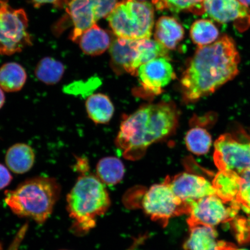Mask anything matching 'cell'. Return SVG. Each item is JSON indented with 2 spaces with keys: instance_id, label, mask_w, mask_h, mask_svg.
Masks as SVG:
<instances>
[{
  "instance_id": "1",
  "label": "cell",
  "mask_w": 250,
  "mask_h": 250,
  "mask_svg": "<svg viewBox=\"0 0 250 250\" xmlns=\"http://www.w3.org/2000/svg\"><path fill=\"white\" fill-rule=\"evenodd\" d=\"M240 61L236 43L229 36L199 46L181 77L184 101H198L233 79L239 73Z\"/></svg>"
},
{
  "instance_id": "2",
  "label": "cell",
  "mask_w": 250,
  "mask_h": 250,
  "mask_svg": "<svg viewBox=\"0 0 250 250\" xmlns=\"http://www.w3.org/2000/svg\"><path fill=\"white\" fill-rule=\"evenodd\" d=\"M179 114L171 102L146 104L125 117L116 145L125 157L137 160L153 143L167 138L176 129Z\"/></svg>"
},
{
  "instance_id": "3",
  "label": "cell",
  "mask_w": 250,
  "mask_h": 250,
  "mask_svg": "<svg viewBox=\"0 0 250 250\" xmlns=\"http://www.w3.org/2000/svg\"><path fill=\"white\" fill-rule=\"evenodd\" d=\"M61 192V185L54 178L38 176L6 191L4 201L18 217L43 224L51 216Z\"/></svg>"
},
{
  "instance_id": "4",
  "label": "cell",
  "mask_w": 250,
  "mask_h": 250,
  "mask_svg": "<svg viewBox=\"0 0 250 250\" xmlns=\"http://www.w3.org/2000/svg\"><path fill=\"white\" fill-rule=\"evenodd\" d=\"M111 204L107 190L101 180L92 174L81 175L67 196L68 214L75 229L88 232L96 218L107 211Z\"/></svg>"
},
{
  "instance_id": "5",
  "label": "cell",
  "mask_w": 250,
  "mask_h": 250,
  "mask_svg": "<svg viewBox=\"0 0 250 250\" xmlns=\"http://www.w3.org/2000/svg\"><path fill=\"white\" fill-rule=\"evenodd\" d=\"M107 19L118 38L150 39L154 24V9L147 1L123 0L118 2Z\"/></svg>"
},
{
  "instance_id": "6",
  "label": "cell",
  "mask_w": 250,
  "mask_h": 250,
  "mask_svg": "<svg viewBox=\"0 0 250 250\" xmlns=\"http://www.w3.org/2000/svg\"><path fill=\"white\" fill-rule=\"evenodd\" d=\"M144 211L162 226H167L170 219L188 214L189 202L181 201L172 190L167 180L149 188L142 201Z\"/></svg>"
},
{
  "instance_id": "7",
  "label": "cell",
  "mask_w": 250,
  "mask_h": 250,
  "mask_svg": "<svg viewBox=\"0 0 250 250\" xmlns=\"http://www.w3.org/2000/svg\"><path fill=\"white\" fill-rule=\"evenodd\" d=\"M187 223L189 228L198 226L214 227L235 218L241 205L237 201H226L217 195L190 202Z\"/></svg>"
},
{
  "instance_id": "8",
  "label": "cell",
  "mask_w": 250,
  "mask_h": 250,
  "mask_svg": "<svg viewBox=\"0 0 250 250\" xmlns=\"http://www.w3.org/2000/svg\"><path fill=\"white\" fill-rule=\"evenodd\" d=\"M214 148L213 160L219 171L240 173L250 169V142H240L225 134L215 141Z\"/></svg>"
},
{
  "instance_id": "9",
  "label": "cell",
  "mask_w": 250,
  "mask_h": 250,
  "mask_svg": "<svg viewBox=\"0 0 250 250\" xmlns=\"http://www.w3.org/2000/svg\"><path fill=\"white\" fill-rule=\"evenodd\" d=\"M28 18L23 9H14L8 0H0V31L6 37L21 49L32 45L27 31Z\"/></svg>"
},
{
  "instance_id": "10",
  "label": "cell",
  "mask_w": 250,
  "mask_h": 250,
  "mask_svg": "<svg viewBox=\"0 0 250 250\" xmlns=\"http://www.w3.org/2000/svg\"><path fill=\"white\" fill-rule=\"evenodd\" d=\"M136 76L142 90L149 95H158L162 89L176 78L168 58H159L138 68Z\"/></svg>"
},
{
  "instance_id": "11",
  "label": "cell",
  "mask_w": 250,
  "mask_h": 250,
  "mask_svg": "<svg viewBox=\"0 0 250 250\" xmlns=\"http://www.w3.org/2000/svg\"><path fill=\"white\" fill-rule=\"evenodd\" d=\"M165 180L174 194L184 202L195 201L206 196L216 195L212 183L198 175L184 172L172 178L167 177Z\"/></svg>"
},
{
  "instance_id": "12",
  "label": "cell",
  "mask_w": 250,
  "mask_h": 250,
  "mask_svg": "<svg viewBox=\"0 0 250 250\" xmlns=\"http://www.w3.org/2000/svg\"><path fill=\"white\" fill-rule=\"evenodd\" d=\"M109 54L111 67L115 73L136 76L140 67L141 40L115 39L109 47Z\"/></svg>"
},
{
  "instance_id": "13",
  "label": "cell",
  "mask_w": 250,
  "mask_h": 250,
  "mask_svg": "<svg viewBox=\"0 0 250 250\" xmlns=\"http://www.w3.org/2000/svg\"><path fill=\"white\" fill-rule=\"evenodd\" d=\"M205 14L220 23L250 21V10L239 0H205Z\"/></svg>"
},
{
  "instance_id": "14",
  "label": "cell",
  "mask_w": 250,
  "mask_h": 250,
  "mask_svg": "<svg viewBox=\"0 0 250 250\" xmlns=\"http://www.w3.org/2000/svg\"><path fill=\"white\" fill-rule=\"evenodd\" d=\"M65 8L74 26L70 39L78 42L83 34L98 21L95 10L90 0H70Z\"/></svg>"
},
{
  "instance_id": "15",
  "label": "cell",
  "mask_w": 250,
  "mask_h": 250,
  "mask_svg": "<svg viewBox=\"0 0 250 250\" xmlns=\"http://www.w3.org/2000/svg\"><path fill=\"white\" fill-rule=\"evenodd\" d=\"M36 155L33 149L25 143H17L6 152V165L11 171L18 174L27 173L35 163Z\"/></svg>"
},
{
  "instance_id": "16",
  "label": "cell",
  "mask_w": 250,
  "mask_h": 250,
  "mask_svg": "<svg viewBox=\"0 0 250 250\" xmlns=\"http://www.w3.org/2000/svg\"><path fill=\"white\" fill-rule=\"evenodd\" d=\"M184 30L176 19L164 16L156 23L155 39L167 49H174L184 38Z\"/></svg>"
},
{
  "instance_id": "17",
  "label": "cell",
  "mask_w": 250,
  "mask_h": 250,
  "mask_svg": "<svg viewBox=\"0 0 250 250\" xmlns=\"http://www.w3.org/2000/svg\"><path fill=\"white\" fill-rule=\"evenodd\" d=\"M78 42L84 54L95 56L106 51L112 42L107 31L96 24L83 34Z\"/></svg>"
},
{
  "instance_id": "18",
  "label": "cell",
  "mask_w": 250,
  "mask_h": 250,
  "mask_svg": "<svg viewBox=\"0 0 250 250\" xmlns=\"http://www.w3.org/2000/svg\"><path fill=\"white\" fill-rule=\"evenodd\" d=\"M190 233L184 245L185 250H219L221 241L214 227L198 226L189 228Z\"/></svg>"
},
{
  "instance_id": "19",
  "label": "cell",
  "mask_w": 250,
  "mask_h": 250,
  "mask_svg": "<svg viewBox=\"0 0 250 250\" xmlns=\"http://www.w3.org/2000/svg\"><path fill=\"white\" fill-rule=\"evenodd\" d=\"M85 108L87 116L96 124H106L114 113V106L104 94H92L87 98Z\"/></svg>"
},
{
  "instance_id": "20",
  "label": "cell",
  "mask_w": 250,
  "mask_h": 250,
  "mask_svg": "<svg viewBox=\"0 0 250 250\" xmlns=\"http://www.w3.org/2000/svg\"><path fill=\"white\" fill-rule=\"evenodd\" d=\"M27 79L26 70L17 62H7L0 67V87L6 92L20 91Z\"/></svg>"
},
{
  "instance_id": "21",
  "label": "cell",
  "mask_w": 250,
  "mask_h": 250,
  "mask_svg": "<svg viewBox=\"0 0 250 250\" xmlns=\"http://www.w3.org/2000/svg\"><path fill=\"white\" fill-rule=\"evenodd\" d=\"M216 195L226 201H237L239 175L232 171H219L212 182Z\"/></svg>"
},
{
  "instance_id": "22",
  "label": "cell",
  "mask_w": 250,
  "mask_h": 250,
  "mask_svg": "<svg viewBox=\"0 0 250 250\" xmlns=\"http://www.w3.org/2000/svg\"><path fill=\"white\" fill-rule=\"evenodd\" d=\"M125 172L123 162L113 156L101 159L96 166L97 177L103 184L108 186H114L121 182Z\"/></svg>"
},
{
  "instance_id": "23",
  "label": "cell",
  "mask_w": 250,
  "mask_h": 250,
  "mask_svg": "<svg viewBox=\"0 0 250 250\" xmlns=\"http://www.w3.org/2000/svg\"><path fill=\"white\" fill-rule=\"evenodd\" d=\"M65 68L63 64L56 59L45 57L37 64L35 75L37 79L47 85L58 83L64 76Z\"/></svg>"
},
{
  "instance_id": "24",
  "label": "cell",
  "mask_w": 250,
  "mask_h": 250,
  "mask_svg": "<svg viewBox=\"0 0 250 250\" xmlns=\"http://www.w3.org/2000/svg\"><path fill=\"white\" fill-rule=\"evenodd\" d=\"M193 42L198 46L211 44L220 38L219 30L212 21L199 20L195 21L190 30Z\"/></svg>"
},
{
  "instance_id": "25",
  "label": "cell",
  "mask_w": 250,
  "mask_h": 250,
  "mask_svg": "<svg viewBox=\"0 0 250 250\" xmlns=\"http://www.w3.org/2000/svg\"><path fill=\"white\" fill-rule=\"evenodd\" d=\"M185 141L188 149L197 155L207 154L212 145L210 134L200 127L190 129L186 134Z\"/></svg>"
},
{
  "instance_id": "26",
  "label": "cell",
  "mask_w": 250,
  "mask_h": 250,
  "mask_svg": "<svg viewBox=\"0 0 250 250\" xmlns=\"http://www.w3.org/2000/svg\"><path fill=\"white\" fill-rule=\"evenodd\" d=\"M204 1L205 0H152L153 5L158 10L174 12L188 11L198 15L205 14Z\"/></svg>"
},
{
  "instance_id": "27",
  "label": "cell",
  "mask_w": 250,
  "mask_h": 250,
  "mask_svg": "<svg viewBox=\"0 0 250 250\" xmlns=\"http://www.w3.org/2000/svg\"><path fill=\"white\" fill-rule=\"evenodd\" d=\"M239 190L237 201L247 213L250 214V169L238 173Z\"/></svg>"
},
{
  "instance_id": "28",
  "label": "cell",
  "mask_w": 250,
  "mask_h": 250,
  "mask_svg": "<svg viewBox=\"0 0 250 250\" xmlns=\"http://www.w3.org/2000/svg\"><path fill=\"white\" fill-rule=\"evenodd\" d=\"M98 20L107 17L118 4V0H90Z\"/></svg>"
},
{
  "instance_id": "29",
  "label": "cell",
  "mask_w": 250,
  "mask_h": 250,
  "mask_svg": "<svg viewBox=\"0 0 250 250\" xmlns=\"http://www.w3.org/2000/svg\"><path fill=\"white\" fill-rule=\"evenodd\" d=\"M22 51L20 47L9 41L0 31V54L2 55H12Z\"/></svg>"
},
{
  "instance_id": "30",
  "label": "cell",
  "mask_w": 250,
  "mask_h": 250,
  "mask_svg": "<svg viewBox=\"0 0 250 250\" xmlns=\"http://www.w3.org/2000/svg\"><path fill=\"white\" fill-rule=\"evenodd\" d=\"M13 177L8 168L0 164V190L4 189L12 182Z\"/></svg>"
},
{
  "instance_id": "31",
  "label": "cell",
  "mask_w": 250,
  "mask_h": 250,
  "mask_svg": "<svg viewBox=\"0 0 250 250\" xmlns=\"http://www.w3.org/2000/svg\"><path fill=\"white\" fill-rule=\"evenodd\" d=\"M36 8H39L46 4H52L55 7L60 8L66 7L70 0H31Z\"/></svg>"
},
{
  "instance_id": "32",
  "label": "cell",
  "mask_w": 250,
  "mask_h": 250,
  "mask_svg": "<svg viewBox=\"0 0 250 250\" xmlns=\"http://www.w3.org/2000/svg\"><path fill=\"white\" fill-rule=\"evenodd\" d=\"M76 168L79 171L82 173V174H86V172L89 170V164L85 159L78 158Z\"/></svg>"
},
{
  "instance_id": "33",
  "label": "cell",
  "mask_w": 250,
  "mask_h": 250,
  "mask_svg": "<svg viewBox=\"0 0 250 250\" xmlns=\"http://www.w3.org/2000/svg\"><path fill=\"white\" fill-rule=\"evenodd\" d=\"M248 250L244 249H239L236 248V247L234 245H233L232 244H230L229 243L225 242L223 241H221L220 250Z\"/></svg>"
},
{
  "instance_id": "34",
  "label": "cell",
  "mask_w": 250,
  "mask_h": 250,
  "mask_svg": "<svg viewBox=\"0 0 250 250\" xmlns=\"http://www.w3.org/2000/svg\"><path fill=\"white\" fill-rule=\"evenodd\" d=\"M1 87H0V109L4 106L5 103V95Z\"/></svg>"
},
{
  "instance_id": "35",
  "label": "cell",
  "mask_w": 250,
  "mask_h": 250,
  "mask_svg": "<svg viewBox=\"0 0 250 250\" xmlns=\"http://www.w3.org/2000/svg\"><path fill=\"white\" fill-rule=\"evenodd\" d=\"M140 246L139 242L135 241L134 242L133 245L130 246V248L127 250H136Z\"/></svg>"
},
{
  "instance_id": "36",
  "label": "cell",
  "mask_w": 250,
  "mask_h": 250,
  "mask_svg": "<svg viewBox=\"0 0 250 250\" xmlns=\"http://www.w3.org/2000/svg\"><path fill=\"white\" fill-rule=\"evenodd\" d=\"M239 1L247 7H249L250 5V0H239Z\"/></svg>"
},
{
  "instance_id": "37",
  "label": "cell",
  "mask_w": 250,
  "mask_h": 250,
  "mask_svg": "<svg viewBox=\"0 0 250 250\" xmlns=\"http://www.w3.org/2000/svg\"><path fill=\"white\" fill-rule=\"evenodd\" d=\"M0 250H3L2 246L1 244H0Z\"/></svg>"
},
{
  "instance_id": "38",
  "label": "cell",
  "mask_w": 250,
  "mask_h": 250,
  "mask_svg": "<svg viewBox=\"0 0 250 250\" xmlns=\"http://www.w3.org/2000/svg\"><path fill=\"white\" fill-rule=\"evenodd\" d=\"M142 1H143V0H142Z\"/></svg>"
}]
</instances>
